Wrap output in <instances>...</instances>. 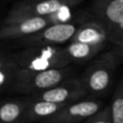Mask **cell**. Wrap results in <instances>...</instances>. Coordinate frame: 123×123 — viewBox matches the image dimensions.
<instances>
[{
  "label": "cell",
  "mask_w": 123,
  "mask_h": 123,
  "mask_svg": "<svg viewBox=\"0 0 123 123\" xmlns=\"http://www.w3.org/2000/svg\"><path fill=\"white\" fill-rule=\"evenodd\" d=\"M119 50V52H120V54L122 55V57H123V50H120V49H118Z\"/></svg>",
  "instance_id": "d6986e66"
},
{
  "label": "cell",
  "mask_w": 123,
  "mask_h": 123,
  "mask_svg": "<svg viewBox=\"0 0 123 123\" xmlns=\"http://www.w3.org/2000/svg\"><path fill=\"white\" fill-rule=\"evenodd\" d=\"M66 105H68V103H56L43 100H33L31 103L26 105L24 114L28 119L49 117L61 111Z\"/></svg>",
  "instance_id": "8fae6325"
},
{
  "label": "cell",
  "mask_w": 123,
  "mask_h": 123,
  "mask_svg": "<svg viewBox=\"0 0 123 123\" xmlns=\"http://www.w3.org/2000/svg\"><path fill=\"white\" fill-rule=\"evenodd\" d=\"M71 8L68 6H64L61 9H59L57 12L51 13L48 15L49 19L51 20V23H64L69 22L71 19Z\"/></svg>",
  "instance_id": "2e32d148"
},
{
  "label": "cell",
  "mask_w": 123,
  "mask_h": 123,
  "mask_svg": "<svg viewBox=\"0 0 123 123\" xmlns=\"http://www.w3.org/2000/svg\"><path fill=\"white\" fill-rule=\"evenodd\" d=\"M83 1L84 0H23L13 5L3 24L32 16H47L64 6L74 7Z\"/></svg>",
  "instance_id": "277c9868"
},
{
  "label": "cell",
  "mask_w": 123,
  "mask_h": 123,
  "mask_svg": "<svg viewBox=\"0 0 123 123\" xmlns=\"http://www.w3.org/2000/svg\"><path fill=\"white\" fill-rule=\"evenodd\" d=\"M104 45H94L79 41H71L64 51L70 61H86L95 55L103 48Z\"/></svg>",
  "instance_id": "7c38bea8"
},
{
  "label": "cell",
  "mask_w": 123,
  "mask_h": 123,
  "mask_svg": "<svg viewBox=\"0 0 123 123\" xmlns=\"http://www.w3.org/2000/svg\"><path fill=\"white\" fill-rule=\"evenodd\" d=\"M115 60L116 58L112 53H107L96 61L82 80L87 90L102 91L109 86Z\"/></svg>",
  "instance_id": "8992f818"
},
{
  "label": "cell",
  "mask_w": 123,
  "mask_h": 123,
  "mask_svg": "<svg viewBox=\"0 0 123 123\" xmlns=\"http://www.w3.org/2000/svg\"><path fill=\"white\" fill-rule=\"evenodd\" d=\"M108 40H110V38L105 28L100 23L93 20L78 27L70 41H79L94 45H104Z\"/></svg>",
  "instance_id": "30bf717a"
},
{
  "label": "cell",
  "mask_w": 123,
  "mask_h": 123,
  "mask_svg": "<svg viewBox=\"0 0 123 123\" xmlns=\"http://www.w3.org/2000/svg\"><path fill=\"white\" fill-rule=\"evenodd\" d=\"M71 71V68L65 67L38 71L20 68L11 87L15 91L22 93L40 92L60 85L67 76H69Z\"/></svg>",
  "instance_id": "7a4b0ae2"
},
{
  "label": "cell",
  "mask_w": 123,
  "mask_h": 123,
  "mask_svg": "<svg viewBox=\"0 0 123 123\" xmlns=\"http://www.w3.org/2000/svg\"><path fill=\"white\" fill-rule=\"evenodd\" d=\"M101 104L96 101H82L71 105H66L61 111L48 118L42 120L43 123H75L86 117H90L98 112Z\"/></svg>",
  "instance_id": "ba28073f"
},
{
  "label": "cell",
  "mask_w": 123,
  "mask_h": 123,
  "mask_svg": "<svg viewBox=\"0 0 123 123\" xmlns=\"http://www.w3.org/2000/svg\"><path fill=\"white\" fill-rule=\"evenodd\" d=\"M91 13L107 31L110 41H123V0H93Z\"/></svg>",
  "instance_id": "3957f363"
},
{
  "label": "cell",
  "mask_w": 123,
  "mask_h": 123,
  "mask_svg": "<svg viewBox=\"0 0 123 123\" xmlns=\"http://www.w3.org/2000/svg\"><path fill=\"white\" fill-rule=\"evenodd\" d=\"M51 20L47 16H32L3 24L0 30L1 39L22 38L39 32L49 26Z\"/></svg>",
  "instance_id": "52a82bcc"
},
{
  "label": "cell",
  "mask_w": 123,
  "mask_h": 123,
  "mask_svg": "<svg viewBox=\"0 0 123 123\" xmlns=\"http://www.w3.org/2000/svg\"><path fill=\"white\" fill-rule=\"evenodd\" d=\"M19 70V65L12 56L2 54L0 60V87L2 90L12 86Z\"/></svg>",
  "instance_id": "4fadbf2b"
},
{
  "label": "cell",
  "mask_w": 123,
  "mask_h": 123,
  "mask_svg": "<svg viewBox=\"0 0 123 123\" xmlns=\"http://www.w3.org/2000/svg\"><path fill=\"white\" fill-rule=\"evenodd\" d=\"M87 91L82 80H70L49 89L37 93L32 100H43L56 103H68L85 95Z\"/></svg>",
  "instance_id": "9c48e42d"
},
{
  "label": "cell",
  "mask_w": 123,
  "mask_h": 123,
  "mask_svg": "<svg viewBox=\"0 0 123 123\" xmlns=\"http://www.w3.org/2000/svg\"><path fill=\"white\" fill-rule=\"evenodd\" d=\"M32 1H37V0H32Z\"/></svg>",
  "instance_id": "ffe728a7"
},
{
  "label": "cell",
  "mask_w": 123,
  "mask_h": 123,
  "mask_svg": "<svg viewBox=\"0 0 123 123\" xmlns=\"http://www.w3.org/2000/svg\"><path fill=\"white\" fill-rule=\"evenodd\" d=\"M26 106L17 102H7L1 106L0 118L4 123H12L16 121L24 111Z\"/></svg>",
  "instance_id": "5bb4252c"
},
{
  "label": "cell",
  "mask_w": 123,
  "mask_h": 123,
  "mask_svg": "<svg viewBox=\"0 0 123 123\" xmlns=\"http://www.w3.org/2000/svg\"><path fill=\"white\" fill-rule=\"evenodd\" d=\"M111 113L110 109H105L101 112L94 115L90 123H111Z\"/></svg>",
  "instance_id": "e0dca14e"
},
{
  "label": "cell",
  "mask_w": 123,
  "mask_h": 123,
  "mask_svg": "<svg viewBox=\"0 0 123 123\" xmlns=\"http://www.w3.org/2000/svg\"><path fill=\"white\" fill-rule=\"evenodd\" d=\"M21 69L45 70L65 67L69 64L64 48L56 45H32L12 55Z\"/></svg>",
  "instance_id": "6da1fadb"
},
{
  "label": "cell",
  "mask_w": 123,
  "mask_h": 123,
  "mask_svg": "<svg viewBox=\"0 0 123 123\" xmlns=\"http://www.w3.org/2000/svg\"><path fill=\"white\" fill-rule=\"evenodd\" d=\"M111 123H123V91H118L114 95L111 107Z\"/></svg>",
  "instance_id": "9a60e30c"
},
{
  "label": "cell",
  "mask_w": 123,
  "mask_h": 123,
  "mask_svg": "<svg viewBox=\"0 0 123 123\" xmlns=\"http://www.w3.org/2000/svg\"><path fill=\"white\" fill-rule=\"evenodd\" d=\"M78 27L70 22L54 23L37 33L20 38V43L26 46L32 45H57L71 40Z\"/></svg>",
  "instance_id": "5b68a950"
},
{
  "label": "cell",
  "mask_w": 123,
  "mask_h": 123,
  "mask_svg": "<svg viewBox=\"0 0 123 123\" xmlns=\"http://www.w3.org/2000/svg\"><path fill=\"white\" fill-rule=\"evenodd\" d=\"M118 49L120 50H123V41H119V40H114V41H111Z\"/></svg>",
  "instance_id": "ac0fdd59"
}]
</instances>
